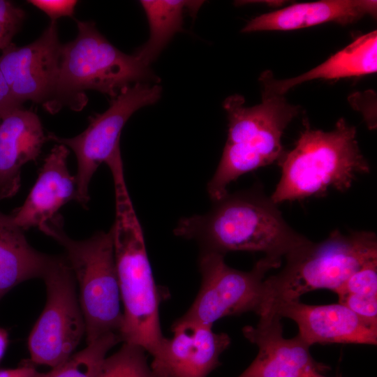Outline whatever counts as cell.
Returning a JSON list of instances; mask_svg holds the SVG:
<instances>
[{
	"label": "cell",
	"mask_w": 377,
	"mask_h": 377,
	"mask_svg": "<svg viewBox=\"0 0 377 377\" xmlns=\"http://www.w3.org/2000/svg\"><path fill=\"white\" fill-rule=\"evenodd\" d=\"M281 320L276 313H269L260 316L256 326L243 328L244 336L258 347V353L238 377H300L309 369H325L313 360L310 346L298 334L283 337Z\"/></svg>",
	"instance_id": "obj_13"
},
{
	"label": "cell",
	"mask_w": 377,
	"mask_h": 377,
	"mask_svg": "<svg viewBox=\"0 0 377 377\" xmlns=\"http://www.w3.org/2000/svg\"><path fill=\"white\" fill-rule=\"evenodd\" d=\"M172 331L173 337H164L151 355L154 377H207L230 344L227 334L216 333L212 326L175 322Z\"/></svg>",
	"instance_id": "obj_12"
},
{
	"label": "cell",
	"mask_w": 377,
	"mask_h": 377,
	"mask_svg": "<svg viewBox=\"0 0 377 377\" xmlns=\"http://www.w3.org/2000/svg\"><path fill=\"white\" fill-rule=\"evenodd\" d=\"M300 377H325L320 374V371L311 369L305 371Z\"/></svg>",
	"instance_id": "obj_30"
},
{
	"label": "cell",
	"mask_w": 377,
	"mask_h": 377,
	"mask_svg": "<svg viewBox=\"0 0 377 377\" xmlns=\"http://www.w3.org/2000/svg\"><path fill=\"white\" fill-rule=\"evenodd\" d=\"M47 141L38 115L20 107L0 120V200L15 195L22 167L36 161Z\"/></svg>",
	"instance_id": "obj_16"
},
{
	"label": "cell",
	"mask_w": 377,
	"mask_h": 377,
	"mask_svg": "<svg viewBox=\"0 0 377 377\" xmlns=\"http://www.w3.org/2000/svg\"><path fill=\"white\" fill-rule=\"evenodd\" d=\"M75 40L61 45L59 73L53 95L44 106L51 113L68 105L75 110L87 102L85 90L93 89L112 98L137 82H158L149 66L134 53L113 46L92 22L77 21Z\"/></svg>",
	"instance_id": "obj_6"
},
{
	"label": "cell",
	"mask_w": 377,
	"mask_h": 377,
	"mask_svg": "<svg viewBox=\"0 0 377 377\" xmlns=\"http://www.w3.org/2000/svg\"><path fill=\"white\" fill-rule=\"evenodd\" d=\"M376 1L323 0L295 3L251 20L242 31H290L326 22L342 25L354 23L366 15L376 17Z\"/></svg>",
	"instance_id": "obj_17"
},
{
	"label": "cell",
	"mask_w": 377,
	"mask_h": 377,
	"mask_svg": "<svg viewBox=\"0 0 377 377\" xmlns=\"http://www.w3.org/2000/svg\"><path fill=\"white\" fill-rule=\"evenodd\" d=\"M244 102L239 94L223 102L228 119L227 140L207 188L214 202L224 197L228 186L242 175L279 161L285 153L283 133L300 112L299 106L282 95L263 92L260 103L246 107Z\"/></svg>",
	"instance_id": "obj_5"
},
{
	"label": "cell",
	"mask_w": 377,
	"mask_h": 377,
	"mask_svg": "<svg viewBox=\"0 0 377 377\" xmlns=\"http://www.w3.org/2000/svg\"><path fill=\"white\" fill-rule=\"evenodd\" d=\"M281 264V259L264 256L250 271L244 272L228 266L223 255L201 251L200 290L188 310L175 322L212 327L228 316L249 311L259 315L265 274Z\"/></svg>",
	"instance_id": "obj_8"
},
{
	"label": "cell",
	"mask_w": 377,
	"mask_h": 377,
	"mask_svg": "<svg viewBox=\"0 0 377 377\" xmlns=\"http://www.w3.org/2000/svg\"><path fill=\"white\" fill-rule=\"evenodd\" d=\"M174 233L196 242L201 251L262 252L279 259L309 239L287 223L277 204L258 187L228 193L209 212L179 220Z\"/></svg>",
	"instance_id": "obj_1"
},
{
	"label": "cell",
	"mask_w": 377,
	"mask_h": 377,
	"mask_svg": "<svg viewBox=\"0 0 377 377\" xmlns=\"http://www.w3.org/2000/svg\"><path fill=\"white\" fill-rule=\"evenodd\" d=\"M202 2L182 0L140 1L149 22V38L134 54L149 66L174 35L182 30L184 10L190 8L196 11Z\"/></svg>",
	"instance_id": "obj_20"
},
{
	"label": "cell",
	"mask_w": 377,
	"mask_h": 377,
	"mask_svg": "<svg viewBox=\"0 0 377 377\" xmlns=\"http://www.w3.org/2000/svg\"><path fill=\"white\" fill-rule=\"evenodd\" d=\"M115 216L112 232L115 266L123 303L121 341L152 355L164 336L159 319L161 302L145 239L133 208L123 170L112 174Z\"/></svg>",
	"instance_id": "obj_2"
},
{
	"label": "cell",
	"mask_w": 377,
	"mask_h": 377,
	"mask_svg": "<svg viewBox=\"0 0 377 377\" xmlns=\"http://www.w3.org/2000/svg\"><path fill=\"white\" fill-rule=\"evenodd\" d=\"M344 294L377 295V260H374L350 275L334 292Z\"/></svg>",
	"instance_id": "obj_23"
},
{
	"label": "cell",
	"mask_w": 377,
	"mask_h": 377,
	"mask_svg": "<svg viewBox=\"0 0 377 377\" xmlns=\"http://www.w3.org/2000/svg\"><path fill=\"white\" fill-rule=\"evenodd\" d=\"M8 334L2 328H0V362L5 353L8 345Z\"/></svg>",
	"instance_id": "obj_29"
},
{
	"label": "cell",
	"mask_w": 377,
	"mask_h": 377,
	"mask_svg": "<svg viewBox=\"0 0 377 377\" xmlns=\"http://www.w3.org/2000/svg\"><path fill=\"white\" fill-rule=\"evenodd\" d=\"M161 96L160 85L137 82L122 89L105 112L89 117L87 128L79 135L66 138L48 133L47 140L66 146L76 156L75 200L82 207L87 208L89 185L98 168L121 155L120 136L128 119L138 109L157 102Z\"/></svg>",
	"instance_id": "obj_9"
},
{
	"label": "cell",
	"mask_w": 377,
	"mask_h": 377,
	"mask_svg": "<svg viewBox=\"0 0 377 377\" xmlns=\"http://www.w3.org/2000/svg\"><path fill=\"white\" fill-rule=\"evenodd\" d=\"M269 313L295 322L297 334L309 346L318 343H377V329L341 303L310 305L293 301L277 306Z\"/></svg>",
	"instance_id": "obj_14"
},
{
	"label": "cell",
	"mask_w": 377,
	"mask_h": 377,
	"mask_svg": "<svg viewBox=\"0 0 377 377\" xmlns=\"http://www.w3.org/2000/svg\"><path fill=\"white\" fill-rule=\"evenodd\" d=\"M284 258V267L264 280L259 316L310 291L335 292L354 272L377 260V237L370 231L344 234L335 230L320 242L308 239Z\"/></svg>",
	"instance_id": "obj_4"
},
{
	"label": "cell",
	"mask_w": 377,
	"mask_h": 377,
	"mask_svg": "<svg viewBox=\"0 0 377 377\" xmlns=\"http://www.w3.org/2000/svg\"><path fill=\"white\" fill-rule=\"evenodd\" d=\"M121 341L119 334H105L40 377H96L108 352Z\"/></svg>",
	"instance_id": "obj_21"
},
{
	"label": "cell",
	"mask_w": 377,
	"mask_h": 377,
	"mask_svg": "<svg viewBox=\"0 0 377 377\" xmlns=\"http://www.w3.org/2000/svg\"><path fill=\"white\" fill-rule=\"evenodd\" d=\"M339 303L347 306L367 325L377 329V295L344 294Z\"/></svg>",
	"instance_id": "obj_24"
},
{
	"label": "cell",
	"mask_w": 377,
	"mask_h": 377,
	"mask_svg": "<svg viewBox=\"0 0 377 377\" xmlns=\"http://www.w3.org/2000/svg\"><path fill=\"white\" fill-rule=\"evenodd\" d=\"M376 71L377 31L375 30L360 36L321 64L299 76L279 80L269 71H266L259 80L264 87L263 92L284 96L290 89L309 80L358 77Z\"/></svg>",
	"instance_id": "obj_18"
},
{
	"label": "cell",
	"mask_w": 377,
	"mask_h": 377,
	"mask_svg": "<svg viewBox=\"0 0 377 377\" xmlns=\"http://www.w3.org/2000/svg\"><path fill=\"white\" fill-rule=\"evenodd\" d=\"M61 44L57 22H51L35 41L22 47L10 43L2 50L0 71L20 105L27 101L45 106L57 82Z\"/></svg>",
	"instance_id": "obj_11"
},
{
	"label": "cell",
	"mask_w": 377,
	"mask_h": 377,
	"mask_svg": "<svg viewBox=\"0 0 377 377\" xmlns=\"http://www.w3.org/2000/svg\"><path fill=\"white\" fill-rule=\"evenodd\" d=\"M40 374L28 360L16 368L0 369V377H40Z\"/></svg>",
	"instance_id": "obj_28"
},
{
	"label": "cell",
	"mask_w": 377,
	"mask_h": 377,
	"mask_svg": "<svg viewBox=\"0 0 377 377\" xmlns=\"http://www.w3.org/2000/svg\"><path fill=\"white\" fill-rule=\"evenodd\" d=\"M357 131L343 118L331 131L311 129L306 124L295 147L278 163L281 176L272 201L301 200L324 195L329 189L346 191L370 166L362 154Z\"/></svg>",
	"instance_id": "obj_3"
},
{
	"label": "cell",
	"mask_w": 377,
	"mask_h": 377,
	"mask_svg": "<svg viewBox=\"0 0 377 377\" xmlns=\"http://www.w3.org/2000/svg\"><path fill=\"white\" fill-rule=\"evenodd\" d=\"M24 12L12 3L0 0V50H3L11 43V40L18 31Z\"/></svg>",
	"instance_id": "obj_25"
},
{
	"label": "cell",
	"mask_w": 377,
	"mask_h": 377,
	"mask_svg": "<svg viewBox=\"0 0 377 377\" xmlns=\"http://www.w3.org/2000/svg\"><path fill=\"white\" fill-rule=\"evenodd\" d=\"M53 258L34 249L11 216L0 212V299L24 281L43 278Z\"/></svg>",
	"instance_id": "obj_19"
},
{
	"label": "cell",
	"mask_w": 377,
	"mask_h": 377,
	"mask_svg": "<svg viewBox=\"0 0 377 377\" xmlns=\"http://www.w3.org/2000/svg\"><path fill=\"white\" fill-rule=\"evenodd\" d=\"M68 148L57 144L44 160L38 178L22 206L10 215L23 231L39 230L58 215L59 210L76 195L75 177L67 166Z\"/></svg>",
	"instance_id": "obj_15"
},
{
	"label": "cell",
	"mask_w": 377,
	"mask_h": 377,
	"mask_svg": "<svg viewBox=\"0 0 377 377\" xmlns=\"http://www.w3.org/2000/svg\"><path fill=\"white\" fill-rule=\"evenodd\" d=\"M21 107L13 96L0 71V120L13 110Z\"/></svg>",
	"instance_id": "obj_27"
},
{
	"label": "cell",
	"mask_w": 377,
	"mask_h": 377,
	"mask_svg": "<svg viewBox=\"0 0 377 377\" xmlns=\"http://www.w3.org/2000/svg\"><path fill=\"white\" fill-rule=\"evenodd\" d=\"M29 3L44 12L56 22L61 17H73L77 1L75 0H31Z\"/></svg>",
	"instance_id": "obj_26"
},
{
	"label": "cell",
	"mask_w": 377,
	"mask_h": 377,
	"mask_svg": "<svg viewBox=\"0 0 377 377\" xmlns=\"http://www.w3.org/2000/svg\"><path fill=\"white\" fill-rule=\"evenodd\" d=\"M63 226L62 217L58 214L40 230L66 251V258L78 285L87 344L108 333L119 334L124 316L110 230L75 240Z\"/></svg>",
	"instance_id": "obj_7"
},
{
	"label": "cell",
	"mask_w": 377,
	"mask_h": 377,
	"mask_svg": "<svg viewBox=\"0 0 377 377\" xmlns=\"http://www.w3.org/2000/svg\"><path fill=\"white\" fill-rule=\"evenodd\" d=\"M96 377H154L148 365L146 350L124 343L118 351L106 357Z\"/></svg>",
	"instance_id": "obj_22"
},
{
	"label": "cell",
	"mask_w": 377,
	"mask_h": 377,
	"mask_svg": "<svg viewBox=\"0 0 377 377\" xmlns=\"http://www.w3.org/2000/svg\"><path fill=\"white\" fill-rule=\"evenodd\" d=\"M42 279L47 300L28 338L29 362L54 368L73 354L85 334V323L66 257L54 256Z\"/></svg>",
	"instance_id": "obj_10"
}]
</instances>
